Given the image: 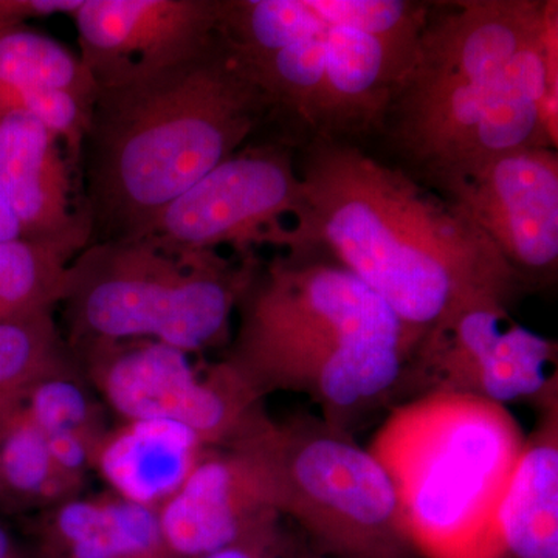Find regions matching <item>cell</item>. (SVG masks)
I'll use <instances>...</instances> for the list:
<instances>
[{
    "instance_id": "1",
    "label": "cell",
    "mask_w": 558,
    "mask_h": 558,
    "mask_svg": "<svg viewBox=\"0 0 558 558\" xmlns=\"http://www.w3.org/2000/svg\"><path fill=\"white\" fill-rule=\"evenodd\" d=\"M296 165L304 205L284 253L343 267L418 341L473 304L508 306L523 286L462 209L359 143H301Z\"/></svg>"
},
{
    "instance_id": "2",
    "label": "cell",
    "mask_w": 558,
    "mask_h": 558,
    "mask_svg": "<svg viewBox=\"0 0 558 558\" xmlns=\"http://www.w3.org/2000/svg\"><path fill=\"white\" fill-rule=\"evenodd\" d=\"M557 2L429 5L380 137L436 189L510 150L557 148Z\"/></svg>"
},
{
    "instance_id": "3",
    "label": "cell",
    "mask_w": 558,
    "mask_h": 558,
    "mask_svg": "<svg viewBox=\"0 0 558 558\" xmlns=\"http://www.w3.org/2000/svg\"><path fill=\"white\" fill-rule=\"evenodd\" d=\"M270 117L269 100L220 33L178 64L100 87L81 156L90 244L137 238Z\"/></svg>"
},
{
    "instance_id": "4",
    "label": "cell",
    "mask_w": 558,
    "mask_h": 558,
    "mask_svg": "<svg viewBox=\"0 0 558 558\" xmlns=\"http://www.w3.org/2000/svg\"><path fill=\"white\" fill-rule=\"evenodd\" d=\"M236 315L223 362L248 391L307 396L339 428L402 384L421 343L379 295L317 256L258 263Z\"/></svg>"
},
{
    "instance_id": "5",
    "label": "cell",
    "mask_w": 558,
    "mask_h": 558,
    "mask_svg": "<svg viewBox=\"0 0 558 558\" xmlns=\"http://www.w3.org/2000/svg\"><path fill=\"white\" fill-rule=\"evenodd\" d=\"M432 3L220 0L219 33L299 143L380 135ZM270 117V119H271Z\"/></svg>"
},
{
    "instance_id": "6",
    "label": "cell",
    "mask_w": 558,
    "mask_h": 558,
    "mask_svg": "<svg viewBox=\"0 0 558 558\" xmlns=\"http://www.w3.org/2000/svg\"><path fill=\"white\" fill-rule=\"evenodd\" d=\"M526 438L505 405L428 392L398 407L371 453L418 557L506 558L498 513Z\"/></svg>"
},
{
    "instance_id": "7",
    "label": "cell",
    "mask_w": 558,
    "mask_h": 558,
    "mask_svg": "<svg viewBox=\"0 0 558 558\" xmlns=\"http://www.w3.org/2000/svg\"><path fill=\"white\" fill-rule=\"evenodd\" d=\"M256 266L255 255L172 252L145 240L87 245L69 266L65 340H154L193 355L223 347Z\"/></svg>"
},
{
    "instance_id": "8",
    "label": "cell",
    "mask_w": 558,
    "mask_h": 558,
    "mask_svg": "<svg viewBox=\"0 0 558 558\" xmlns=\"http://www.w3.org/2000/svg\"><path fill=\"white\" fill-rule=\"evenodd\" d=\"M226 449L247 459L319 558H418L387 470L343 428L263 413Z\"/></svg>"
},
{
    "instance_id": "9",
    "label": "cell",
    "mask_w": 558,
    "mask_h": 558,
    "mask_svg": "<svg viewBox=\"0 0 558 558\" xmlns=\"http://www.w3.org/2000/svg\"><path fill=\"white\" fill-rule=\"evenodd\" d=\"M72 349L102 403L123 421L163 418L202 442L226 449L264 413L226 362L199 365L193 354L154 340L87 341Z\"/></svg>"
},
{
    "instance_id": "10",
    "label": "cell",
    "mask_w": 558,
    "mask_h": 558,
    "mask_svg": "<svg viewBox=\"0 0 558 558\" xmlns=\"http://www.w3.org/2000/svg\"><path fill=\"white\" fill-rule=\"evenodd\" d=\"M289 138L247 143L161 209L137 238L172 252H218L240 258L259 245L284 248L304 205L303 180Z\"/></svg>"
},
{
    "instance_id": "11",
    "label": "cell",
    "mask_w": 558,
    "mask_h": 558,
    "mask_svg": "<svg viewBox=\"0 0 558 558\" xmlns=\"http://www.w3.org/2000/svg\"><path fill=\"white\" fill-rule=\"evenodd\" d=\"M556 360L557 344L513 322L506 304L480 303L424 337L405 379L422 380V395L453 392L506 407L553 399Z\"/></svg>"
},
{
    "instance_id": "12",
    "label": "cell",
    "mask_w": 558,
    "mask_h": 558,
    "mask_svg": "<svg viewBox=\"0 0 558 558\" xmlns=\"http://www.w3.org/2000/svg\"><path fill=\"white\" fill-rule=\"evenodd\" d=\"M432 190L475 222L521 284L556 278L557 148L510 150Z\"/></svg>"
},
{
    "instance_id": "13",
    "label": "cell",
    "mask_w": 558,
    "mask_h": 558,
    "mask_svg": "<svg viewBox=\"0 0 558 558\" xmlns=\"http://www.w3.org/2000/svg\"><path fill=\"white\" fill-rule=\"evenodd\" d=\"M220 0H84L72 20L98 89L142 78L219 35Z\"/></svg>"
},
{
    "instance_id": "14",
    "label": "cell",
    "mask_w": 558,
    "mask_h": 558,
    "mask_svg": "<svg viewBox=\"0 0 558 558\" xmlns=\"http://www.w3.org/2000/svg\"><path fill=\"white\" fill-rule=\"evenodd\" d=\"M161 542L170 556L202 558L241 543L279 534L256 470L231 449L208 451L185 483L157 509Z\"/></svg>"
},
{
    "instance_id": "15",
    "label": "cell",
    "mask_w": 558,
    "mask_h": 558,
    "mask_svg": "<svg viewBox=\"0 0 558 558\" xmlns=\"http://www.w3.org/2000/svg\"><path fill=\"white\" fill-rule=\"evenodd\" d=\"M64 146L27 113L0 116V186L22 240L83 252L90 244V220L73 185Z\"/></svg>"
},
{
    "instance_id": "16",
    "label": "cell",
    "mask_w": 558,
    "mask_h": 558,
    "mask_svg": "<svg viewBox=\"0 0 558 558\" xmlns=\"http://www.w3.org/2000/svg\"><path fill=\"white\" fill-rule=\"evenodd\" d=\"M207 450L196 433L175 422L123 421L102 436L92 469L112 494L157 510L185 483Z\"/></svg>"
},
{
    "instance_id": "17",
    "label": "cell",
    "mask_w": 558,
    "mask_h": 558,
    "mask_svg": "<svg viewBox=\"0 0 558 558\" xmlns=\"http://www.w3.org/2000/svg\"><path fill=\"white\" fill-rule=\"evenodd\" d=\"M35 535L33 558H153L167 553L157 510L112 492L46 509Z\"/></svg>"
},
{
    "instance_id": "18",
    "label": "cell",
    "mask_w": 558,
    "mask_h": 558,
    "mask_svg": "<svg viewBox=\"0 0 558 558\" xmlns=\"http://www.w3.org/2000/svg\"><path fill=\"white\" fill-rule=\"evenodd\" d=\"M506 558H558L557 407L526 439L498 513Z\"/></svg>"
},
{
    "instance_id": "19",
    "label": "cell",
    "mask_w": 558,
    "mask_h": 558,
    "mask_svg": "<svg viewBox=\"0 0 558 558\" xmlns=\"http://www.w3.org/2000/svg\"><path fill=\"white\" fill-rule=\"evenodd\" d=\"M83 480L57 464L46 435L21 395L0 396V502L14 509L53 508L78 497Z\"/></svg>"
},
{
    "instance_id": "20",
    "label": "cell",
    "mask_w": 558,
    "mask_h": 558,
    "mask_svg": "<svg viewBox=\"0 0 558 558\" xmlns=\"http://www.w3.org/2000/svg\"><path fill=\"white\" fill-rule=\"evenodd\" d=\"M78 253L27 240L0 242V323L54 314Z\"/></svg>"
},
{
    "instance_id": "21",
    "label": "cell",
    "mask_w": 558,
    "mask_h": 558,
    "mask_svg": "<svg viewBox=\"0 0 558 558\" xmlns=\"http://www.w3.org/2000/svg\"><path fill=\"white\" fill-rule=\"evenodd\" d=\"M0 81L65 92L89 112L98 95L97 81L78 54L22 24L0 25Z\"/></svg>"
},
{
    "instance_id": "22",
    "label": "cell",
    "mask_w": 558,
    "mask_h": 558,
    "mask_svg": "<svg viewBox=\"0 0 558 558\" xmlns=\"http://www.w3.org/2000/svg\"><path fill=\"white\" fill-rule=\"evenodd\" d=\"M54 314L0 323V396H17L36 381L75 368Z\"/></svg>"
},
{
    "instance_id": "23",
    "label": "cell",
    "mask_w": 558,
    "mask_h": 558,
    "mask_svg": "<svg viewBox=\"0 0 558 558\" xmlns=\"http://www.w3.org/2000/svg\"><path fill=\"white\" fill-rule=\"evenodd\" d=\"M22 405L47 439L75 438L97 450L108 432L101 403L78 368L36 381L21 395Z\"/></svg>"
},
{
    "instance_id": "24",
    "label": "cell",
    "mask_w": 558,
    "mask_h": 558,
    "mask_svg": "<svg viewBox=\"0 0 558 558\" xmlns=\"http://www.w3.org/2000/svg\"><path fill=\"white\" fill-rule=\"evenodd\" d=\"M27 113L57 135L76 168L83 156L90 112L65 92L17 86L0 81V116Z\"/></svg>"
},
{
    "instance_id": "25",
    "label": "cell",
    "mask_w": 558,
    "mask_h": 558,
    "mask_svg": "<svg viewBox=\"0 0 558 558\" xmlns=\"http://www.w3.org/2000/svg\"><path fill=\"white\" fill-rule=\"evenodd\" d=\"M84 0H0V25L22 24L33 17L69 14L80 10Z\"/></svg>"
},
{
    "instance_id": "26",
    "label": "cell",
    "mask_w": 558,
    "mask_h": 558,
    "mask_svg": "<svg viewBox=\"0 0 558 558\" xmlns=\"http://www.w3.org/2000/svg\"><path fill=\"white\" fill-rule=\"evenodd\" d=\"M202 558H284V546L281 534H278L275 537L230 546Z\"/></svg>"
},
{
    "instance_id": "27",
    "label": "cell",
    "mask_w": 558,
    "mask_h": 558,
    "mask_svg": "<svg viewBox=\"0 0 558 558\" xmlns=\"http://www.w3.org/2000/svg\"><path fill=\"white\" fill-rule=\"evenodd\" d=\"M21 229L16 216L11 209L5 193L0 186V242L20 240Z\"/></svg>"
},
{
    "instance_id": "28",
    "label": "cell",
    "mask_w": 558,
    "mask_h": 558,
    "mask_svg": "<svg viewBox=\"0 0 558 558\" xmlns=\"http://www.w3.org/2000/svg\"><path fill=\"white\" fill-rule=\"evenodd\" d=\"M0 558H32L22 550L9 529L3 527L2 524H0Z\"/></svg>"
},
{
    "instance_id": "29",
    "label": "cell",
    "mask_w": 558,
    "mask_h": 558,
    "mask_svg": "<svg viewBox=\"0 0 558 558\" xmlns=\"http://www.w3.org/2000/svg\"><path fill=\"white\" fill-rule=\"evenodd\" d=\"M154 558H175V557L170 556V554H161V556H157Z\"/></svg>"
},
{
    "instance_id": "30",
    "label": "cell",
    "mask_w": 558,
    "mask_h": 558,
    "mask_svg": "<svg viewBox=\"0 0 558 558\" xmlns=\"http://www.w3.org/2000/svg\"><path fill=\"white\" fill-rule=\"evenodd\" d=\"M154 558V557H153Z\"/></svg>"
}]
</instances>
